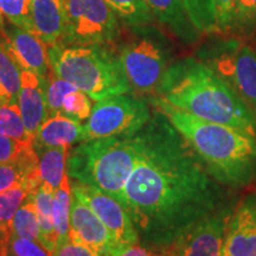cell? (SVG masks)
<instances>
[{
    "mask_svg": "<svg viewBox=\"0 0 256 256\" xmlns=\"http://www.w3.org/2000/svg\"><path fill=\"white\" fill-rule=\"evenodd\" d=\"M139 136V159L124 186L122 206L139 243L162 252L188 226L226 206V194L156 108Z\"/></svg>",
    "mask_w": 256,
    "mask_h": 256,
    "instance_id": "cell-1",
    "label": "cell"
},
{
    "mask_svg": "<svg viewBox=\"0 0 256 256\" xmlns=\"http://www.w3.org/2000/svg\"><path fill=\"white\" fill-rule=\"evenodd\" d=\"M153 98L256 138L254 110L202 60L186 57L172 62Z\"/></svg>",
    "mask_w": 256,
    "mask_h": 256,
    "instance_id": "cell-2",
    "label": "cell"
},
{
    "mask_svg": "<svg viewBox=\"0 0 256 256\" xmlns=\"http://www.w3.org/2000/svg\"><path fill=\"white\" fill-rule=\"evenodd\" d=\"M151 104L184 136L220 183L238 188L256 180V138L200 119L156 98Z\"/></svg>",
    "mask_w": 256,
    "mask_h": 256,
    "instance_id": "cell-3",
    "label": "cell"
},
{
    "mask_svg": "<svg viewBox=\"0 0 256 256\" xmlns=\"http://www.w3.org/2000/svg\"><path fill=\"white\" fill-rule=\"evenodd\" d=\"M139 154V132L83 140L70 148L66 172L74 182L98 188L122 204L124 186Z\"/></svg>",
    "mask_w": 256,
    "mask_h": 256,
    "instance_id": "cell-4",
    "label": "cell"
},
{
    "mask_svg": "<svg viewBox=\"0 0 256 256\" xmlns=\"http://www.w3.org/2000/svg\"><path fill=\"white\" fill-rule=\"evenodd\" d=\"M50 68L57 76L86 92L92 101L130 94L115 46H49Z\"/></svg>",
    "mask_w": 256,
    "mask_h": 256,
    "instance_id": "cell-5",
    "label": "cell"
},
{
    "mask_svg": "<svg viewBox=\"0 0 256 256\" xmlns=\"http://www.w3.org/2000/svg\"><path fill=\"white\" fill-rule=\"evenodd\" d=\"M122 28L115 52L130 94L154 96L172 63L168 40L154 24Z\"/></svg>",
    "mask_w": 256,
    "mask_h": 256,
    "instance_id": "cell-6",
    "label": "cell"
},
{
    "mask_svg": "<svg viewBox=\"0 0 256 256\" xmlns=\"http://www.w3.org/2000/svg\"><path fill=\"white\" fill-rule=\"evenodd\" d=\"M64 46H115L124 25L106 0H63Z\"/></svg>",
    "mask_w": 256,
    "mask_h": 256,
    "instance_id": "cell-7",
    "label": "cell"
},
{
    "mask_svg": "<svg viewBox=\"0 0 256 256\" xmlns=\"http://www.w3.org/2000/svg\"><path fill=\"white\" fill-rule=\"evenodd\" d=\"M152 118L148 104L136 95L121 94L98 101L83 124V140L133 136Z\"/></svg>",
    "mask_w": 256,
    "mask_h": 256,
    "instance_id": "cell-8",
    "label": "cell"
},
{
    "mask_svg": "<svg viewBox=\"0 0 256 256\" xmlns=\"http://www.w3.org/2000/svg\"><path fill=\"white\" fill-rule=\"evenodd\" d=\"M200 60L256 113V52L238 40H218L204 48Z\"/></svg>",
    "mask_w": 256,
    "mask_h": 256,
    "instance_id": "cell-9",
    "label": "cell"
},
{
    "mask_svg": "<svg viewBox=\"0 0 256 256\" xmlns=\"http://www.w3.org/2000/svg\"><path fill=\"white\" fill-rule=\"evenodd\" d=\"M232 208L224 206L184 229L165 250L168 256H222Z\"/></svg>",
    "mask_w": 256,
    "mask_h": 256,
    "instance_id": "cell-10",
    "label": "cell"
},
{
    "mask_svg": "<svg viewBox=\"0 0 256 256\" xmlns=\"http://www.w3.org/2000/svg\"><path fill=\"white\" fill-rule=\"evenodd\" d=\"M72 192L94 210L121 252L139 243V234L130 214L116 198L90 185L72 183Z\"/></svg>",
    "mask_w": 256,
    "mask_h": 256,
    "instance_id": "cell-11",
    "label": "cell"
},
{
    "mask_svg": "<svg viewBox=\"0 0 256 256\" xmlns=\"http://www.w3.org/2000/svg\"><path fill=\"white\" fill-rule=\"evenodd\" d=\"M69 236L87 246L98 256H118L122 252L94 210L74 192Z\"/></svg>",
    "mask_w": 256,
    "mask_h": 256,
    "instance_id": "cell-12",
    "label": "cell"
},
{
    "mask_svg": "<svg viewBox=\"0 0 256 256\" xmlns=\"http://www.w3.org/2000/svg\"><path fill=\"white\" fill-rule=\"evenodd\" d=\"M0 43L22 70L46 78L51 69L49 49L37 34L5 20L0 32Z\"/></svg>",
    "mask_w": 256,
    "mask_h": 256,
    "instance_id": "cell-13",
    "label": "cell"
},
{
    "mask_svg": "<svg viewBox=\"0 0 256 256\" xmlns=\"http://www.w3.org/2000/svg\"><path fill=\"white\" fill-rule=\"evenodd\" d=\"M222 256H256V194H250L230 218Z\"/></svg>",
    "mask_w": 256,
    "mask_h": 256,
    "instance_id": "cell-14",
    "label": "cell"
},
{
    "mask_svg": "<svg viewBox=\"0 0 256 256\" xmlns=\"http://www.w3.org/2000/svg\"><path fill=\"white\" fill-rule=\"evenodd\" d=\"M18 107L26 130L34 142L38 128L49 116L46 98V78L28 70H22Z\"/></svg>",
    "mask_w": 256,
    "mask_h": 256,
    "instance_id": "cell-15",
    "label": "cell"
},
{
    "mask_svg": "<svg viewBox=\"0 0 256 256\" xmlns=\"http://www.w3.org/2000/svg\"><path fill=\"white\" fill-rule=\"evenodd\" d=\"M156 22L186 44L197 42L200 32L194 26L182 0H145Z\"/></svg>",
    "mask_w": 256,
    "mask_h": 256,
    "instance_id": "cell-16",
    "label": "cell"
},
{
    "mask_svg": "<svg viewBox=\"0 0 256 256\" xmlns=\"http://www.w3.org/2000/svg\"><path fill=\"white\" fill-rule=\"evenodd\" d=\"M83 142V124L63 114L49 115L34 136L36 150L46 147H69Z\"/></svg>",
    "mask_w": 256,
    "mask_h": 256,
    "instance_id": "cell-17",
    "label": "cell"
},
{
    "mask_svg": "<svg viewBox=\"0 0 256 256\" xmlns=\"http://www.w3.org/2000/svg\"><path fill=\"white\" fill-rule=\"evenodd\" d=\"M34 34L48 48L62 42L64 34L63 0H32Z\"/></svg>",
    "mask_w": 256,
    "mask_h": 256,
    "instance_id": "cell-18",
    "label": "cell"
},
{
    "mask_svg": "<svg viewBox=\"0 0 256 256\" xmlns=\"http://www.w3.org/2000/svg\"><path fill=\"white\" fill-rule=\"evenodd\" d=\"M31 194L26 182L0 194V256H5L16 212Z\"/></svg>",
    "mask_w": 256,
    "mask_h": 256,
    "instance_id": "cell-19",
    "label": "cell"
},
{
    "mask_svg": "<svg viewBox=\"0 0 256 256\" xmlns=\"http://www.w3.org/2000/svg\"><path fill=\"white\" fill-rule=\"evenodd\" d=\"M69 147H46L37 150L38 172L42 183L49 185L57 190L63 183L66 172V160L69 156Z\"/></svg>",
    "mask_w": 256,
    "mask_h": 256,
    "instance_id": "cell-20",
    "label": "cell"
},
{
    "mask_svg": "<svg viewBox=\"0 0 256 256\" xmlns=\"http://www.w3.org/2000/svg\"><path fill=\"white\" fill-rule=\"evenodd\" d=\"M34 200L36 210L40 218V243L44 247L49 249L50 252L54 250L57 243V235L55 232V224L52 218V206L55 190L51 188L49 185L43 184L37 188L36 191L30 194Z\"/></svg>",
    "mask_w": 256,
    "mask_h": 256,
    "instance_id": "cell-21",
    "label": "cell"
},
{
    "mask_svg": "<svg viewBox=\"0 0 256 256\" xmlns=\"http://www.w3.org/2000/svg\"><path fill=\"white\" fill-rule=\"evenodd\" d=\"M22 69L0 43V104H18Z\"/></svg>",
    "mask_w": 256,
    "mask_h": 256,
    "instance_id": "cell-22",
    "label": "cell"
},
{
    "mask_svg": "<svg viewBox=\"0 0 256 256\" xmlns=\"http://www.w3.org/2000/svg\"><path fill=\"white\" fill-rule=\"evenodd\" d=\"M124 26L156 24V19L145 0H106Z\"/></svg>",
    "mask_w": 256,
    "mask_h": 256,
    "instance_id": "cell-23",
    "label": "cell"
},
{
    "mask_svg": "<svg viewBox=\"0 0 256 256\" xmlns=\"http://www.w3.org/2000/svg\"><path fill=\"white\" fill-rule=\"evenodd\" d=\"M72 202V184L68 174L63 183L55 191L52 206V218L55 224L57 241L69 236L70 232V209Z\"/></svg>",
    "mask_w": 256,
    "mask_h": 256,
    "instance_id": "cell-24",
    "label": "cell"
},
{
    "mask_svg": "<svg viewBox=\"0 0 256 256\" xmlns=\"http://www.w3.org/2000/svg\"><path fill=\"white\" fill-rule=\"evenodd\" d=\"M40 176L38 156L22 162L0 164V194L25 183L28 178Z\"/></svg>",
    "mask_w": 256,
    "mask_h": 256,
    "instance_id": "cell-25",
    "label": "cell"
},
{
    "mask_svg": "<svg viewBox=\"0 0 256 256\" xmlns=\"http://www.w3.org/2000/svg\"><path fill=\"white\" fill-rule=\"evenodd\" d=\"M12 235L34 240L40 243V218H38L36 206L30 194L16 212L14 223H12Z\"/></svg>",
    "mask_w": 256,
    "mask_h": 256,
    "instance_id": "cell-26",
    "label": "cell"
},
{
    "mask_svg": "<svg viewBox=\"0 0 256 256\" xmlns=\"http://www.w3.org/2000/svg\"><path fill=\"white\" fill-rule=\"evenodd\" d=\"M191 20L202 34H217L216 8L214 0H182Z\"/></svg>",
    "mask_w": 256,
    "mask_h": 256,
    "instance_id": "cell-27",
    "label": "cell"
},
{
    "mask_svg": "<svg viewBox=\"0 0 256 256\" xmlns=\"http://www.w3.org/2000/svg\"><path fill=\"white\" fill-rule=\"evenodd\" d=\"M0 132L24 145H34L24 124L18 104H0Z\"/></svg>",
    "mask_w": 256,
    "mask_h": 256,
    "instance_id": "cell-28",
    "label": "cell"
},
{
    "mask_svg": "<svg viewBox=\"0 0 256 256\" xmlns=\"http://www.w3.org/2000/svg\"><path fill=\"white\" fill-rule=\"evenodd\" d=\"M75 86L58 78L52 70L50 69L46 78V98L49 115L60 114L64 98L74 90H76Z\"/></svg>",
    "mask_w": 256,
    "mask_h": 256,
    "instance_id": "cell-29",
    "label": "cell"
},
{
    "mask_svg": "<svg viewBox=\"0 0 256 256\" xmlns=\"http://www.w3.org/2000/svg\"><path fill=\"white\" fill-rule=\"evenodd\" d=\"M0 11L10 23L34 32L32 0H0Z\"/></svg>",
    "mask_w": 256,
    "mask_h": 256,
    "instance_id": "cell-30",
    "label": "cell"
},
{
    "mask_svg": "<svg viewBox=\"0 0 256 256\" xmlns=\"http://www.w3.org/2000/svg\"><path fill=\"white\" fill-rule=\"evenodd\" d=\"M37 156L38 153L34 145H24L0 132V164L22 162Z\"/></svg>",
    "mask_w": 256,
    "mask_h": 256,
    "instance_id": "cell-31",
    "label": "cell"
},
{
    "mask_svg": "<svg viewBox=\"0 0 256 256\" xmlns=\"http://www.w3.org/2000/svg\"><path fill=\"white\" fill-rule=\"evenodd\" d=\"M92 110V98L80 89H76L64 98L60 114L78 121H86Z\"/></svg>",
    "mask_w": 256,
    "mask_h": 256,
    "instance_id": "cell-32",
    "label": "cell"
},
{
    "mask_svg": "<svg viewBox=\"0 0 256 256\" xmlns=\"http://www.w3.org/2000/svg\"><path fill=\"white\" fill-rule=\"evenodd\" d=\"M5 256H52L49 249L34 240L12 235Z\"/></svg>",
    "mask_w": 256,
    "mask_h": 256,
    "instance_id": "cell-33",
    "label": "cell"
},
{
    "mask_svg": "<svg viewBox=\"0 0 256 256\" xmlns=\"http://www.w3.org/2000/svg\"><path fill=\"white\" fill-rule=\"evenodd\" d=\"M256 28V0H236L234 28L249 30Z\"/></svg>",
    "mask_w": 256,
    "mask_h": 256,
    "instance_id": "cell-34",
    "label": "cell"
},
{
    "mask_svg": "<svg viewBox=\"0 0 256 256\" xmlns=\"http://www.w3.org/2000/svg\"><path fill=\"white\" fill-rule=\"evenodd\" d=\"M52 256H98L94 250L83 244L81 242L75 241L70 236L60 238L57 241L55 248L51 252Z\"/></svg>",
    "mask_w": 256,
    "mask_h": 256,
    "instance_id": "cell-35",
    "label": "cell"
},
{
    "mask_svg": "<svg viewBox=\"0 0 256 256\" xmlns=\"http://www.w3.org/2000/svg\"><path fill=\"white\" fill-rule=\"evenodd\" d=\"M216 8L218 32L229 31L235 25L236 0H214Z\"/></svg>",
    "mask_w": 256,
    "mask_h": 256,
    "instance_id": "cell-36",
    "label": "cell"
},
{
    "mask_svg": "<svg viewBox=\"0 0 256 256\" xmlns=\"http://www.w3.org/2000/svg\"><path fill=\"white\" fill-rule=\"evenodd\" d=\"M162 254V252L154 250V249L142 246V243H136L118 256H160Z\"/></svg>",
    "mask_w": 256,
    "mask_h": 256,
    "instance_id": "cell-37",
    "label": "cell"
},
{
    "mask_svg": "<svg viewBox=\"0 0 256 256\" xmlns=\"http://www.w3.org/2000/svg\"><path fill=\"white\" fill-rule=\"evenodd\" d=\"M4 23H5V18L4 16H2V11H0V32L2 30V26H4Z\"/></svg>",
    "mask_w": 256,
    "mask_h": 256,
    "instance_id": "cell-38",
    "label": "cell"
},
{
    "mask_svg": "<svg viewBox=\"0 0 256 256\" xmlns=\"http://www.w3.org/2000/svg\"><path fill=\"white\" fill-rule=\"evenodd\" d=\"M160 256H168V255H166V254H165V252H162V255H160Z\"/></svg>",
    "mask_w": 256,
    "mask_h": 256,
    "instance_id": "cell-39",
    "label": "cell"
}]
</instances>
